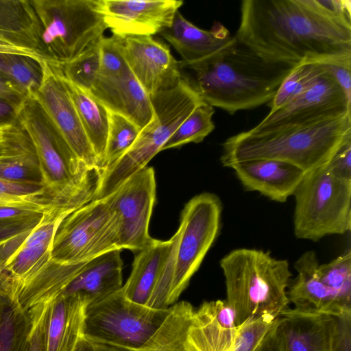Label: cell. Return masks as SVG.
Wrapping results in <instances>:
<instances>
[{"label": "cell", "mask_w": 351, "mask_h": 351, "mask_svg": "<svg viewBox=\"0 0 351 351\" xmlns=\"http://www.w3.org/2000/svg\"><path fill=\"white\" fill-rule=\"evenodd\" d=\"M347 0H243L235 37L265 60L351 61Z\"/></svg>", "instance_id": "obj_1"}, {"label": "cell", "mask_w": 351, "mask_h": 351, "mask_svg": "<svg viewBox=\"0 0 351 351\" xmlns=\"http://www.w3.org/2000/svg\"><path fill=\"white\" fill-rule=\"evenodd\" d=\"M194 312L187 302L155 308L126 298L122 288L86 305L83 336L125 351H184Z\"/></svg>", "instance_id": "obj_2"}, {"label": "cell", "mask_w": 351, "mask_h": 351, "mask_svg": "<svg viewBox=\"0 0 351 351\" xmlns=\"http://www.w3.org/2000/svg\"><path fill=\"white\" fill-rule=\"evenodd\" d=\"M179 64L194 73L190 81L205 103L231 114L270 101L296 66L266 61L235 36L215 53Z\"/></svg>", "instance_id": "obj_3"}, {"label": "cell", "mask_w": 351, "mask_h": 351, "mask_svg": "<svg viewBox=\"0 0 351 351\" xmlns=\"http://www.w3.org/2000/svg\"><path fill=\"white\" fill-rule=\"evenodd\" d=\"M351 139V113L312 124L254 133L240 132L222 144L223 167L256 159L284 161L305 173L326 165Z\"/></svg>", "instance_id": "obj_4"}, {"label": "cell", "mask_w": 351, "mask_h": 351, "mask_svg": "<svg viewBox=\"0 0 351 351\" xmlns=\"http://www.w3.org/2000/svg\"><path fill=\"white\" fill-rule=\"evenodd\" d=\"M16 120L34 148L47 196L58 206L75 209L92 201L100 171L74 154L32 96L19 107Z\"/></svg>", "instance_id": "obj_5"}, {"label": "cell", "mask_w": 351, "mask_h": 351, "mask_svg": "<svg viewBox=\"0 0 351 351\" xmlns=\"http://www.w3.org/2000/svg\"><path fill=\"white\" fill-rule=\"evenodd\" d=\"M219 264L236 326L258 319L274 322L288 307L292 274L287 260L261 250L238 248Z\"/></svg>", "instance_id": "obj_6"}, {"label": "cell", "mask_w": 351, "mask_h": 351, "mask_svg": "<svg viewBox=\"0 0 351 351\" xmlns=\"http://www.w3.org/2000/svg\"><path fill=\"white\" fill-rule=\"evenodd\" d=\"M153 120L139 132L130 148L100 173L95 199L108 196L130 177L147 167L183 121L204 102L190 80L182 77L174 87L151 97Z\"/></svg>", "instance_id": "obj_7"}, {"label": "cell", "mask_w": 351, "mask_h": 351, "mask_svg": "<svg viewBox=\"0 0 351 351\" xmlns=\"http://www.w3.org/2000/svg\"><path fill=\"white\" fill-rule=\"evenodd\" d=\"M75 210L53 206L0 237V295L16 299L56 266L51 259L54 235Z\"/></svg>", "instance_id": "obj_8"}, {"label": "cell", "mask_w": 351, "mask_h": 351, "mask_svg": "<svg viewBox=\"0 0 351 351\" xmlns=\"http://www.w3.org/2000/svg\"><path fill=\"white\" fill-rule=\"evenodd\" d=\"M294 234L317 241L351 229V180L338 178L326 165L306 172L294 194Z\"/></svg>", "instance_id": "obj_9"}, {"label": "cell", "mask_w": 351, "mask_h": 351, "mask_svg": "<svg viewBox=\"0 0 351 351\" xmlns=\"http://www.w3.org/2000/svg\"><path fill=\"white\" fill-rule=\"evenodd\" d=\"M41 29L40 51L64 64L104 36L108 29L96 0H31Z\"/></svg>", "instance_id": "obj_10"}, {"label": "cell", "mask_w": 351, "mask_h": 351, "mask_svg": "<svg viewBox=\"0 0 351 351\" xmlns=\"http://www.w3.org/2000/svg\"><path fill=\"white\" fill-rule=\"evenodd\" d=\"M119 232V220L106 197L93 199L61 221L53 237L51 259L62 265H76L121 250Z\"/></svg>", "instance_id": "obj_11"}, {"label": "cell", "mask_w": 351, "mask_h": 351, "mask_svg": "<svg viewBox=\"0 0 351 351\" xmlns=\"http://www.w3.org/2000/svg\"><path fill=\"white\" fill-rule=\"evenodd\" d=\"M222 204L215 194L195 195L181 213L173 277L168 304H173L186 289L193 275L219 234Z\"/></svg>", "instance_id": "obj_12"}, {"label": "cell", "mask_w": 351, "mask_h": 351, "mask_svg": "<svg viewBox=\"0 0 351 351\" xmlns=\"http://www.w3.org/2000/svg\"><path fill=\"white\" fill-rule=\"evenodd\" d=\"M156 189L154 170L146 167L106 197L119 220L121 250L139 252L154 241L149 223Z\"/></svg>", "instance_id": "obj_13"}, {"label": "cell", "mask_w": 351, "mask_h": 351, "mask_svg": "<svg viewBox=\"0 0 351 351\" xmlns=\"http://www.w3.org/2000/svg\"><path fill=\"white\" fill-rule=\"evenodd\" d=\"M348 113H351V102L325 69L311 87L282 107L269 112L249 130L254 133L266 132L321 122Z\"/></svg>", "instance_id": "obj_14"}, {"label": "cell", "mask_w": 351, "mask_h": 351, "mask_svg": "<svg viewBox=\"0 0 351 351\" xmlns=\"http://www.w3.org/2000/svg\"><path fill=\"white\" fill-rule=\"evenodd\" d=\"M43 77L32 96L74 154L90 169L100 171L99 162L62 78L60 64L40 62Z\"/></svg>", "instance_id": "obj_15"}, {"label": "cell", "mask_w": 351, "mask_h": 351, "mask_svg": "<svg viewBox=\"0 0 351 351\" xmlns=\"http://www.w3.org/2000/svg\"><path fill=\"white\" fill-rule=\"evenodd\" d=\"M181 0H96L108 29L121 38L151 36L169 28Z\"/></svg>", "instance_id": "obj_16"}, {"label": "cell", "mask_w": 351, "mask_h": 351, "mask_svg": "<svg viewBox=\"0 0 351 351\" xmlns=\"http://www.w3.org/2000/svg\"><path fill=\"white\" fill-rule=\"evenodd\" d=\"M119 47L128 67L150 97L174 87L183 77L169 46L151 36L119 37Z\"/></svg>", "instance_id": "obj_17"}, {"label": "cell", "mask_w": 351, "mask_h": 351, "mask_svg": "<svg viewBox=\"0 0 351 351\" xmlns=\"http://www.w3.org/2000/svg\"><path fill=\"white\" fill-rule=\"evenodd\" d=\"M88 92L108 111L124 117L140 130L154 117L150 96L128 67L115 75L99 74Z\"/></svg>", "instance_id": "obj_18"}, {"label": "cell", "mask_w": 351, "mask_h": 351, "mask_svg": "<svg viewBox=\"0 0 351 351\" xmlns=\"http://www.w3.org/2000/svg\"><path fill=\"white\" fill-rule=\"evenodd\" d=\"M237 328L226 300L204 302L194 310L183 350L234 351Z\"/></svg>", "instance_id": "obj_19"}, {"label": "cell", "mask_w": 351, "mask_h": 351, "mask_svg": "<svg viewBox=\"0 0 351 351\" xmlns=\"http://www.w3.org/2000/svg\"><path fill=\"white\" fill-rule=\"evenodd\" d=\"M243 188L272 201L285 202L293 195L305 172L292 164L271 159L246 160L232 165Z\"/></svg>", "instance_id": "obj_20"}, {"label": "cell", "mask_w": 351, "mask_h": 351, "mask_svg": "<svg viewBox=\"0 0 351 351\" xmlns=\"http://www.w3.org/2000/svg\"><path fill=\"white\" fill-rule=\"evenodd\" d=\"M319 263L315 252L302 254L294 263L298 272L287 291L289 302L296 309L339 316L351 312L335 293L321 280L318 274Z\"/></svg>", "instance_id": "obj_21"}, {"label": "cell", "mask_w": 351, "mask_h": 351, "mask_svg": "<svg viewBox=\"0 0 351 351\" xmlns=\"http://www.w3.org/2000/svg\"><path fill=\"white\" fill-rule=\"evenodd\" d=\"M335 316L287 307L277 317L284 351H330Z\"/></svg>", "instance_id": "obj_22"}, {"label": "cell", "mask_w": 351, "mask_h": 351, "mask_svg": "<svg viewBox=\"0 0 351 351\" xmlns=\"http://www.w3.org/2000/svg\"><path fill=\"white\" fill-rule=\"evenodd\" d=\"M121 250L98 256L83 265L61 295H77L86 304L99 302L123 287Z\"/></svg>", "instance_id": "obj_23"}, {"label": "cell", "mask_w": 351, "mask_h": 351, "mask_svg": "<svg viewBox=\"0 0 351 351\" xmlns=\"http://www.w3.org/2000/svg\"><path fill=\"white\" fill-rule=\"evenodd\" d=\"M180 55V64L202 60L227 45L234 38L229 31L217 23L210 30L193 25L178 10L171 25L160 33Z\"/></svg>", "instance_id": "obj_24"}, {"label": "cell", "mask_w": 351, "mask_h": 351, "mask_svg": "<svg viewBox=\"0 0 351 351\" xmlns=\"http://www.w3.org/2000/svg\"><path fill=\"white\" fill-rule=\"evenodd\" d=\"M86 305L77 295H60L50 302L45 351H75L83 336Z\"/></svg>", "instance_id": "obj_25"}, {"label": "cell", "mask_w": 351, "mask_h": 351, "mask_svg": "<svg viewBox=\"0 0 351 351\" xmlns=\"http://www.w3.org/2000/svg\"><path fill=\"white\" fill-rule=\"evenodd\" d=\"M172 244L155 239L136 255L131 274L122 291L129 300L146 305L154 291Z\"/></svg>", "instance_id": "obj_26"}, {"label": "cell", "mask_w": 351, "mask_h": 351, "mask_svg": "<svg viewBox=\"0 0 351 351\" xmlns=\"http://www.w3.org/2000/svg\"><path fill=\"white\" fill-rule=\"evenodd\" d=\"M40 23L31 0H0V38L48 60L40 51Z\"/></svg>", "instance_id": "obj_27"}, {"label": "cell", "mask_w": 351, "mask_h": 351, "mask_svg": "<svg viewBox=\"0 0 351 351\" xmlns=\"http://www.w3.org/2000/svg\"><path fill=\"white\" fill-rule=\"evenodd\" d=\"M61 74L84 132L97 156L101 171L108 131V111L88 91L66 78L62 70Z\"/></svg>", "instance_id": "obj_28"}, {"label": "cell", "mask_w": 351, "mask_h": 351, "mask_svg": "<svg viewBox=\"0 0 351 351\" xmlns=\"http://www.w3.org/2000/svg\"><path fill=\"white\" fill-rule=\"evenodd\" d=\"M32 318L29 311L8 295H0V351H27Z\"/></svg>", "instance_id": "obj_29"}, {"label": "cell", "mask_w": 351, "mask_h": 351, "mask_svg": "<svg viewBox=\"0 0 351 351\" xmlns=\"http://www.w3.org/2000/svg\"><path fill=\"white\" fill-rule=\"evenodd\" d=\"M40 62L26 56L0 53V75L33 96L42 81Z\"/></svg>", "instance_id": "obj_30"}, {"label": "cell", "mask_w": 351, "mask_h": 351, "mask_svg": "<svg viewBox=\"0 0 351 351\" xmlns=\"http://www.w3.org/2000/svg\"><path fill=\"white\" fill-rule=\"evenodd\" d=\"M215 110L202 102L179 125L162 148V151L183 145L202 142L215 129L213 115Z\"/></svg>", "instance_id": "obj_31"}, {"label": "cell", "mask_w": 351, "mask_h": 351, "mask_svg": "<svg viewBox=\"0 0 351 351\" xmlns=\"http://www.w3.org/2000/svg\"><path fill=\"white\" fill-rule=\"evenodd\" d=\"M325 72L319 63H304L296 65L282 81L268 105L274 112L301 95L311 87Z\"/></svg>", "instance_id": "obj_32"}, {"label": "cell", "mask_w": 351, "mask_h": 351, "mask_svg": "<svg viewBox=\"0 0 351 351\" xmlns=\"http://www.w3.org/2000/svg\"><path fill=\"white\" fill-rule=\"evenodd\" d=\"M140 131L128 119L108 111V131L100 173L116 162L130 148Z\"/></svg>", "instance_id": "obj_33"}, {"label": "cell", "mask_w": 351, "mask_h": 351, "mask_svg": "<svg viewBox=\"0 0 351 351\" xmlns=\"http://www.w3.org/2000/svg\"><path fill=\"white\" fill-rule=\"evenodd\" d=\"M317 271L322 282L351 308V250L348 249L328 263L319 264Z\"/></svg>", "instance_id": "obj_34"}, {"label": "cell", "mask_w": 351, "mask_h": 351, "mask_svg": "<svg viewBox=\"0 0 351 351\" xmlns=\"http://www.w3.org/2000/svg\"><path fill=\"white\" fill-rule=\"evenodd\" d=\"M99 41L90 45L70 62L60 64L66 78L87 91L90 90L99 73Z\"/></svg>", "instance_id": "obj_35"}, {"label": "cell", "mask_w": 351, "mask_h": 351, "mask_svg": "<svg viewBox=\"0 0 351 351\" xmlns=\"http://www.w3.org/2000/svg\"><path fill=\"white\" fill-rule=\"evenodd\" d=\"M35 154L28 135L17 120L0 123V165Z\"/></svg>", "instance_id": "obj_36"}, {"label": "cell", "mask_w": 351, "mask_h": 351, "mask_svg": "<svg viewBox=\"0 0 351 351\" xmlns=\"http://www.w3.org/2000/svg\"><path fill=\"white\" fill-rule=\"evenodd\" d=\"M33 203L55 204L47 196L41 185L19 184L0 180V206Z\"/></svg>", "instance_id": "obj_37"}, {"label": "cell", "mask_w": 351, "mask_h": 351, "mask_svg": "<svg viewBox=\"0 0 351 351\" xmlns=\"http://www.w3.org/2000/svg\"><path fill=\"white\" fill-rule=\"evenodd\" d=\"M0 180L19 184L41 185L42 176L36 154L1 164Z\"/></svg>", "instance_id": "obj_38"}, {"label": "cell", "mask_w": 351, "mask_h": 351, "mask_svg": "<svg viewBox=\"0 0 351 351\" xmlns=\"http://www.w3.org/2000/svg\"><path fill=\"white\" fill-rule=\"evenodd\" d=\"M119 37L112 35L99 39L100 69L99 74L115 75L122 73L127 64L119 50Z\"/></svg>", "instance_id": "obj_39"}, {"label": "cell", "mask_w": 351, "mask_h": 351, "mask_svg": "<svg viewBox=\"0 0 351 351\" xmlns=\"http://www.w3.org/2000/svg\"><path fill=\"white\" fill-rule=\"evenodd\" d=\"M276 319L271 322L258 319L237 326L234 351H254L274 324Z\"/></svg>", "instance_id": "obj_40"}, {"label": "cell", "mask_w": 351, "mask_h": 351, "mask_svg": "<svg viewBox=\"0 0 351 351\" xmlns=\"http://www.w3.org/2000/svg\"><path fill=\"white\" fill-rule=\"evenodd\" d=\"M50 302L38 304L29 309L32 328L27 351H45V330Z\"/></svg>", "instance_id": "obj_41"}, {"label": "cell", "mask_w": 351, "mask_h": 351, "mask_svg": "<svg viewBox=\"0 0 351 351\" xmlns=\"http://www.w3.org/2000/svg\"><path fill=\"white\" fill-rule=\"evenodd\" d=\"M330 351H351V312L335 316Z\"/></svg>", "instance_id": "obj_42"}, {"label": "cell", "mask_w": 351, "mask_h": 351, "mask_svg": "<svg viewBox=\"0 0 351 351\" xmlns=\"http://www.w3.org/2000/svg\"><path fill=\"white\" fill-rule=\"evenodd\" d=\"M326 166L334 176L351 180V139L341 145Z\"/></svg>", "instance_id": "obj_43"}, {"label": "cell", "mask_w": 351, "mask_h": 351, "mask_svg": "<svg viewBox=\"0 0 351 351\" xmlns=\"http://www.w3.org/2000/svg\"><path fill=\"white\" fill-rule=\"evenodd\" d=\"M322 65L332 75L351 102V61L333 62Z\"/></svg>", "instance_id": "obj_44"}, {"label": "cell", "mask_w": 351, "mask_h": 351, "mask_svg": "<svg viewBox=\"0 0 351 351\" xmlns=\"http://www.w3.org/2000/svg\"><path fill=\"white\" fill-rule=\"evenodd\" d=\"M27 97L25 91L0 75V99L19 107Z\"/></svg>", "instance_id": "obj_45"}, {"label": "cell", "mask_w": 351, "mask_h": 351, "mask_svg": "<svg viewBox=\"0 0 351 351\" xmlns=\"http://www.w3.org/2000/svg\"><path fill=\"white\" fill-rule=\"evenodd\" d=\"M254 351H284L282 338L277 326V319Z\"/></svg>", "instance_id": "obj_46"}, {"label": "cell", "mask_w": 351, "mask_h": 351, "mask_svg": "<svg viewBox=\"0 0 351 351\" xmlns=\"http://www.w3.org/2000/svg\"><path fill=\"white\" fill-rule=\"evenodd\" d=\"M0 53L19 54L31 57L40 62H49L42 54L34 50L17 45L3 38H0Z\"/></svg>", "instance_id": "obj_47"}, {"label": "cell", "mask_w": 351, "mask_h": 351, "mask_svg": "<svg viewBox=\"0 0 351 351\" xmlns=\"http://www.w3.org/2000/svg\"><path fill=\"white\" fill-rule=\"evenodd\" d=\"M75 351H125L109 345L95 342L82 336Z\"/></svg>", "instance_id": "obj_48"}, {"label": "cell", "mask_w": 351, "mask_h": 351, "mask_svg": "<svg viewBox=\"0 0 351 351\" xmlns=\"http://www.w3.org/2000/svg\"><path fill=\"white\" fill-rule=\"evenodd\" d=\"M19 107L0 99V123L16 120Z\"/></svg>", "instance_id": "obj_49"}]
</instances>
